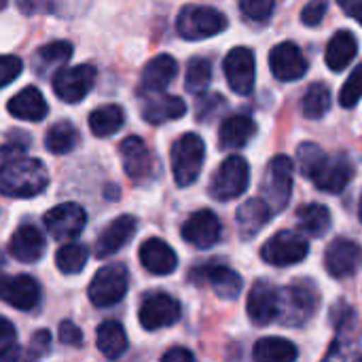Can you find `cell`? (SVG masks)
Masks as SVG:
<instances>
[{"instance_id": "f1b7e54d", "label": "cell", "mask_w": 362, "mask_h": 362, "mask_svg": "<svg viewBox=\"0 0 362 362\" xmlns=\"http://www.w3.org/2000/svg\"><path fill=\"white\" fill-rule=\"evenodd\" d=\"M187 112V104L178 95H157L142 106V119L151 125H161L180 119Z\"/></svg>"}, {"instance_id": "9c48e42d", "label": "cell", "mask_w": 362, "mask_h": 362, "mask_svg": "<svg viewBox=\"0 0 362 362\" xmlns=\"http://www.w3.org/2000/svg\"><path fill=\"white\" fill-rule=\"evenodd\" d=\"M308 242L293 231H278L261 248V259L274 267H286L301 263L308 257Z\"/></svg>"}, {"instance_id": "2e32d148", "label": "cell", "mask_w": 362, "mask_h": 362, "mask_svg": "<svg viewBox=\"0 0 362 362\" xmlns=\"http://www.w3.org/2000/svg\"><path fill=\"white\" fill-rule=\"evenodd\" d=\"M248 316L259 327H267L280 316V293L274 284L265 280L255 282L248 295Z\"/></svg>"}, {"instance_id": "83f0119b", "label": "cell", "mask_w": 362, "mask_h": 362, "mask_svg": "<svg viewBox=\"0 0 362 362\" xmlns=\"http://www.w3.org/2000/svg\"><path fill=\"white\" fill-rule=\"evenodd\" d=\"M269 216H272V210L267 208V204L261 197H252V199L244 202L238 208V214H235L240 235L246 238V240L255 238L267 225Z\"/></svg>"}, {"instance_id": "44dd1931", "label": "cell", "mask_w": 362, "mask_h": 362, "mask_svg": "<svg viewBox=\"0 0 362 362\" xmlns=\"http://www.w3.org/2000/svg\"><path fill=\"white\" fill-rule=\"evenodd\" d=\"M195 280L197 282H206L221 299H235L242 293V278L238 272H233L231 267L225 265H204L199 269H195Z\"/></svg>"}, {"instance_id": "681fc988", "label": "cell", "mask_w": 362, "mask_h": 362, "mask_svg": "<svg viewBox=\"0 0 362 362\" xmlns=\"http://www.w3.org/2000/svg\"><path fill=\"white\" fill-rule=\"evenodd\" d=\"M49 350H51V335H49V331H36V333L32 335V341H30V352H32V356L38 358V356L47 354Z\"/></svg>"}, {"instance_id": "db71d44e", "label": "cell", "mask_w": 362, "mask_h": 362, "mask_svg": "<svg viewBox=\"0 0 362 362\" xmlns=\"http://www.w3.org/2000/svg\"><path fill=\"white\" fill-rule=\"evenodd\" d=\"M358 216H361V223H362V195H361V204H358Z\"/></svg>"}, {"instance_id": "ffe728a7", "label": "cell", "mask_w": 362, "mask_h": 362, "mask_svg": "<svg viewBox=\"0 0 362 362\" xmlns=\"http://www.w3.org/2000/svg\"><path fill=\"white\" fill-rule=\"evenodd\" d=\"M182 238L185 242L197 246V248H210L221 238V221L210 210H199L187 218L182 225Z\"/></svg>"}, {"instance_id": "f6af8a7d", "label": "cell", "mask_w": 362, "mask_h": 362, "mask_svg": "<svg viewBox=\"0 0 362 362\" xmlns=\"http://www.w3.org/2000/svg\"><path fill=\"white\" fill-rule=\"evenodd\" d=\"M59 341L64 346H70V348H81L83 346V331L74 322L64 320L59 325Z\"/></svg>"}, {"instance_id": "603a6c76", "label": "cell", "mask_w": 362, "mask_h": 362, "mask_svg": "<svg viewBox=\"0 0 362 362\" xmlns=\"http://www.w3.org/2000/svg\"><path fill=\"white\" fill-rule=\"evenodd\" d=\"M140 263L153 276H170L178 267V257L170 244L159 238H151L140 246Z\"/></svg>"}, {"instance_id": "816d5d0a", "label": "cell", "mask_w": 362, "mask_h": 362, "mask_svg": "<svg viewBox=\"0 0 362 362\" xmlns=\"http://www.w3.org/2000/svg\"><path fill=\"white\" fill-rule=\"evenodd\" d=\"M161 362H197L195 356L187 350V348H172L165 352V356L161 358Z\"/></svg>"}, {"instance_id": "f35d334b", "label": "cell", "mask_w": 362, "mask_h": 362, "mask_svg": "<svg viewBox=\"0 0 362 362\" xmlns=\"http://www.w3.org/2000/svg\"><path fill=\"white\" fill-rule=\"evenodd\" d=\"M212 81V62L206 57H193L187 68L185 87L189 93H204Z\"/></svg>"}, {"instance_id": "bcb514c9", "label": "cell", "mask_w": 362, "mask_h": 362, "mask_svg": "<svg viewBox=\"0 0 362 362\" xmlns=\"http://www.w3.org/2000/svg\"><path fill=\"white\" fill-rule=\"evenodd\" d=\"M327 11H329V2H310L301 11V21L305 25H318L325 19Z\"/></svg>"}, {"instance_id": "4dcf8cb0", "label": "cell", "mask_w": 362, "mask_h": 362, "mask_svg": "<svg viewBox=\"0 0 362 362\" xmlns=\"http://www.w3.org/2000/svg\"><path fill=\"white\" fill-rule=\"evenodd\" d=\"M358 51V42L354 38L352 32L348 30H339L331 40H329V47H327V66L333 70V72H341L346 70V66L354 59Z\"/></svg>"}, {"instance_id": "7a4b0ae2", "label": "cell", "mask_w": 362, "mask_h": 362, "mask_svg": "<svg viewBox=\"0 0 362 362\" xmlns=\"http://www.w3.org/2000/svg\"><path fill=\"white\" fill-rule=\"evenodd\" d=\"M227 28V17L206 4H187L176 17V30L185 40H204Z\"/></svg>"}, {"instance_id": "4fadbf2b", "label": "cell", "mask_w": 362, "mask_h": 362, "mask_svg": "<svg viewBox=\"0 0 362 362\" xmlns=\"http://www.w3.org/2000/svg\"><path fill=\"white\" fill-rule=\"evenodd\" d=\"M223 66L229 87L240 95H248L255 87V76H257L255 53L248 47H235L227 53Z\"/></svg>"}, {"instance_id": "f907efd6", "label": "cell", "mask_w": 362, "mask_h": 362, "mask_svg": "<svg viewBox=\"0 0 362 362\" xmlns=\"http://www.w3.org/2000/svg\"><path fill=\"white\" fill-rule=\"evenodd\" d=\"M32 352L30 350H25V348H19V346H15V348H11V350H6L4 354H0V362H32Z\"/></svg>"}, {"instance_id": "e0dca14e", "label": "cell", "mask_w": 362, "mask_h": 362, "mask_svg": "<svg viewBox=\"0 0 362 362\" xmlns=\"http://www.w3.org/2000/svg\"><path fill=\"white\" fill-rule=\"evenodd\" d=\"M269 68L278 81H297L308 72V59L295 42H280L269 53Z\"/></svg>"}, {"instance_id": "7dc6e473", "label": "cell", "mask_w": 362, "mask_h": 362, "mask_svg": "<svg viewBox=\"0 0 362 362\" xmlns=\"http://www.w3.org/2000/svg\"><path fill=\"white\" fill-rule=\"evenodd\" d=\"M17 346V331L13 322L4 316H0V354Z\"/></svg>"}, {"instance_id": "ba28073f", "label": "cell", "mask_w": 362, "mask_h": 362, "mask_svg": "<svg viewBox=\"0 0 362 362\" xmlns=\"http://www.w3.org/2000/svg\"><path fill=\"white\" fill-rule=\"evenodd\" d=\"M98 72L91 64H78L62 68L57 74H53V91L59 100L68 104L81 102L95 85Z\"/></svg>"}, {"instance_id": "d4e9b609", "label": "cell", "mask_w": 362, "mask_h": 362, "mask_svg": "<svg viewBox=\"0 0 362 362\" xmlns=\"http://www.w3.org/2000/svg\"><path fill=\"white\" fill-rule=\"evenodd\" d=\"M6 108L15 119L32 121V123L42 121L47 117V112H49V104H47L45 95L36 87H23L19 93H15L8 100Z\"/></svg>"}, {"instance_id": "5bb4252c", "label": "cell", "mask_w": 362, "mask_h": 362, "mask_svg": "<svg viewBox=\"0 0 362 362\" xmlns=\"http://www.w3.org/2000/svg\"><path fill=\"white\" fill-rule=\"evenodd\" d=\"M119 153H121V161H123V168L129 178L146 180L155 174L157 161L142 138H138V136L125 138L119 146Z\"/></svg>"}, {"instance_id": "7c38bea8", "label": "cell", "mask_w": 362, "mask_h": 362, "mask_svg": "<svg viewBox=\"0 0 362 362\" xmlns=\"http://www.w3.org/2000/svg\"><path fill=\"white\" fill-rule=\"evenodd\" d=\"M87 212L78 204H59L45 214V227L57 242H72L85 229Z\"/></svg>"}, {"instance_id": "8d00e7d4", "label": "cell", "mask_w": 362, "mask_h": 362, "mask_svg": "<svg viewBox=\"0 0 362 362\" xmlns=\"http://www.w3.org/2000/svg\"><path fill=\"white\" fill-rule=\"evenodd\" d=\"M89 259V250L83 244L70 242L66 246H62L55 255V265L62 274L66 276H74L78 272H83V267L87 265Z\"/></svg>"}, {"instance_id": "3957f363", "label": "cell", "mask_w": 362, "mask_h": 362, "mask_svg": "<svg viewBox=\"0 0 362 362\" xmlns=\"http://www.w3.org/2000/svg\"><path fill=\"white\" fill-rule=\"evenodd\" d=\"M206 159V144L197 134L180 136L172 146V172L178 187H189L197 180Z\"/></svg>"}, {"instance_id": "52a82bcc", "label": "cell", "mask_w": 362, "mask_h": 362, "mask_svg": "<svg viewBox=\"0 0 362 362\" xmlns=\"http://www.w3.org/2000/svg\"><path fill=\"white\" fill-rule=\"evenodd\" d=\"M250 182L248 161L240 155L227 157L210 180V195L218 202H229L240 197Z\"/></svg>"}, {"instance_id": "484cf974", "label": "cell", "mask_w": 362, "mask_h": 362, "mask_svg": "<svg viewBox=\"0 0 362 362\" xmlns=\"http://www.w3.org/2000/svg\"><path fill=\"white\" fill-rule=\"evenodd\" d=\"M70 57H72V45L68 40H53L36 51L32 66L38 76H49L51 72L57 74L62 68H66Z\"/></svg>"}, {"instance_id": "30bf717a", "label": "cell", "mask_w": 362, "mask_h": 362, "mask_svg": "<svg viewBox=\"0 0 362 362\" xmlns=\"http://www.w3.org/2000/svg\"><path fill=\"white\" fill-rule=\"evenodd\" d=\"M140 325L146 331H159L180 320V303L165 293H151L142 299L138 312Z\"/></svg>"}, {"instance_id": "8992f818", "label": "cell", "mask_w": 362, "mask_h": 362, "mask_svg": "<svg viewBox=\"0 0 362 362\" xmlns=\"http://www.w3.org/2000/svg\"><path fill=\"white\" fill-rule=\"evenodd\" d=\"M127 286H129L127 267L121 263H112L98 269V274L89 282L87 295L95 308H112L125 297Z\"/></svg>"}, {"instance_id": "d590c367", "label": "cell", "mask_w": 362, "mask_h": 362, "mask_svg": "<svg viewBox=\"0 0 362 362\" xmlns=\"http://www.w3.org/2000/svg\"><path fill=\"white\" fill-rule=\"evenodd\" d=\"M301 229L312 238H322L331 227V212L320 204H308L297 210Z\"/></svg>"}, {"instance_id": "ee69618b", "label": "cell", "mask_w": 362, "mask_h": 362, "mask_svg": "<svg viewBox=\"0 0 362 362\" xmlns=\"http://www.w3.org/2000/svg\"><path fill=\"white\" fill-rule=\"evenodd\" d=\"M21 59L17 55H0V89L21 74Z\"/></svg>"}, {"instance_id": "ab89813d", "label": "cell", "mask_w": 362, "mask_h": 362, "mask_svg": "<svg viewBox=\"0 0 362 362\" xmlns=\"http://www.w3.org/2000/svg\"><path fill=\"white\" fill-rule=\"evenodd\" d=\"M327 159V153L316 144V142H303L299 148H297V163H299V170L305 178L312 180V176L318 172V168L325 163Z\"/></svg>"}, {"instance_id": "7402d4cb", "label": "cell", "mask_w": 362, "mask_h": 362, "mask_svg": "<svg viewBox=\"0 0 362 362\" xmlns=\"http://www.w3.org/2000/svg\"><path fill=\"white\" fill-rule=\"evenodd\" d=\"M47 248L45 235L34 225H21L15 229L8 242V252L19 263H36L42 259Z\"/></svg>"}, {"instance_id": "b9f144b4", "label": "cell", "mask_w": 362, "mask_h": 362, "mask_svg": "<svg viewBox=\"0 0 362 362\" xmlns=\"http://www.w3.org/2000/svg\"><path fill=\"white\" fill-rule=\"evenodd\" d=\"M13 138L6 142V144H2L0 146V168L2 165H6V163H11V161H15L17 157H23L25 155V146H28V134H23V132H15V134H11Z\"/></svg>"}, {"instance_id": "c3c4849f", "label": "cell", "mask_w": 362, "mask_h": 362, "mask_svg": "<svg viewBox=\"0 0 362 362\" xmlns=\"http://www.w3.org/2000/svg\"><path fill=\"white\" fill-rule=\"evenodd\" d=\"M223 104H225V100H223V95H218V93H214V95H210V98H202V100H199V106H197V119H199V121H208V119L214 115V110L221 108Z\"/></svg>"}, {"instance_id": "836d02e7", "label": "cell", "mask_w": 362, "mask_h": 362, "mask_svg": "<svg viewBox=\"0 0 362 362\" xmlns=\"http://www.w3.org/2000/svg\"><path fill=\"white\" fill-rule=\"evenodd\" d=\"M350 310L346 308L344 310V320L337 322V329L341 331V335L333 341V346L329 348L327 356L322 362H362V356L358 354V346H356V339L348 333L350 325H346V314Z\"/></svg>"}, {"instance_id": "74e56055", "label": "cell", "mask_w": 362, "mask_h": 362, "mask_svg": "<svg viewBox=\"0 0 362 362\" xmlns=\"http://www.w3.org/2000/svg\"><path fill=\"white\" fill-rule=\"evenodd\" d=\"M331 108V89L325 83H314L301 102V110L308 119H322Z\"/></svg>"}, {"instance_id": "e575fe53", "label": "cell", "mask_w": 362, "mask_h": 362, "mask_svg": "<svg viewBox=\"0 0 362 362\" xmlns=\"http://www.w3.org/2000/svg\"><path fill=\"white\" fill-rule=\"evenodd\" d=\"M78 144V129L70 121H57L49 127L45 146L53 155H66Z\"/></svg>"}, {"instance_id": "d6986e66", "label": "cell", "mask_w": 362, "mask_h": 362, "mask_svg": "<svg viewBox=\"0 0 362 362\" xmlns=\"http://www.w3.org/2000/svg\"><path fill=\"white\" fill-rule=\"evenodd\" d=\"M138 229V221L132 214H123L117 216L98 238L95 244V257L98 259H108L112 255H117L136 233Z\"/></svg>"}, {"instance_id": "f5cc1de1", "label": "cell", "mask_w": 362, "mask_h": 362, "mask_svg": "<svg viewBox=\"0 0 362 362\" xmlns=\"http://www.w3.org/2000/svg\"><path fill=\"white\" fill-rule=\"evenodd\" d=\"M339 6L362 25V0H341Z\"/></svg>"}, {"instance_id": "d6a6232c", "label": "cell", "mask_w": 362, "mask_h": 362, "mask_svg": "<svg viewBox=\"0 0 362 362\" xmlns=\"http://www.w3.org/2000/svg\"><path fill=\"white\" fill-rule=\"evenodd\" d=\"M125 123V112L117 104H104L89 115V129L98 138H108L117 134Z\"/></svg>"}, {"instance_id": "4316f807", "label": "cell", "mask_w": 362, "mask_h": 362, "mask_svg": "<svg viewBox=\"0 0 362 362\" xmlns=\"http://www.w3.org/2000/svg\"><path fill=\"white\" fill-rule=\"evenodd\" d=\"M257 134V123L248 115H233L221 123L218 146L221 148H242Z\"/></svg>"}, {"instance_id": "7bdbcfd3", "label": "cell", "mask_w": 362, "mask_h": 362, "mask_svg": "<svg viewBox=\"0 0 362 362\" xmlns=\"http://www.w3.org/2000/svg\"><path fill=\"white\" fill-rule=\"evenodd\" d=\"M274 8H276V4L272 0H244L240 4V11L244 13V17L250 21H257V23L267 21Z\"/></svg>"}, {"instance_id": "5b68a950", "label": "cell", "mask_w": 362, "mask_h": 362, "mask_svg": "<svg viewBox=\"0 0 362 362\" xmlns=\"http://www.w3.org/2000/svg\"><path fill=\"white\" fill-rule=\"evenodd\" d=\"M293 159L286 155H278L269 161L267 172H265V180H263V202L267 204V208L274 212H282L291 199L293 193Z\"/></svg>"}, {"instance_id": "ac0fdd59", "label": "cell", "mask_w": 362, "mask_h": 362, "mask_svg": "<svg viewBox=\"0 0 362 362\" xmlns=\"http://www.w3.org/2000/svg\"><path fill=\"white\" fill-rule=\"evenodd\" d=\"M361 257L362 250L356 242L337 238L329 244V248L325 252V265L333 278H348L356 272Z\"/></svg>"}, {"instance_id": "1f68e13d", "label": "cell", "mask_w": 362, "mask_h": 362, "mask_svg": "<svg viewBox=\"0 0 362 362\" xmlns=\"http://www.w3.org/2000/svg\"><path fill=\"white\" fill-rule=\"evenodd\" d=\"M297 348L293 341L282 337H263L255 344L252 362H295Z\"/></svg>"}, {"instance_id": "60d3db41", "label": "cell", "mask_w": 362, "mask_h": 362, "mask_svg": "<svg viewBox=\"0 0 362 362\" xmlns=\"http://www.w3.org/2000/svg\"><path fill=\"white\" fill-rule=\"evenodd\" d=\"M362 98V64H358L352 74L348 76V81L344 83L341 91H339V104L344 108H352L358 104Z\"/></svg>"}, {"instance_id": "8fae6325", "label": "cell", "mask_w": 362, "mask_h": 362, "mask_svg": "<svg viewBox=\"0 0 362 362\" xmlns=\"http://www.w3.org/2000/svg\"><path fill=\"white\" fill-rule=\"evenodd\" d=\"M0 301L19 312H30L40 301V284L32 276H8L4 269H0Z\"/></svg>"}, {"instance_id": "6da1fadb", "label": "cell", "mask_w": 362, "mask_h": 362, "mask_svg": "<svg viewBox=\"0 0 362 362\" xmlns=\"http://www.w3.org/2000/svg\"><path fill=\"white\" fill-rule=\"evenodd\" d=\"M49 185V172L40 159L17 157L15 161L0 168V195L30 199L40 195Z\"/></svg>"}, {"instance_id": "277c9868", "label": "cell", "mask_w": 362, "mask_h": 362, "mask_svg": "<svg viewBox=\"0 0 362 362\" xmlns=\"http://www.w3.org/2000/svg\"><path fill=\"white\" fill-rule=\"evenodd\" d=\"M320 303V295L316 286L308 280H297L286 286L284 293H280V316L284 325L299 327L305 320H310Z\"/></svg>"}, {"instance_id": "11a10c76", "label": "cell", "mask_w": 362, "mask_h": 362, "mask_svg": "<svg viewBox=\"0 0 362 362\" xmlns=\"http://www.w3.org/2000/svg\"><path fill=\"white\" fill-rule=\"evenodd\" d=\"M4 6H6V2H4V0H0V11H2Z\"/></svg>"}, {"instance_id": "f546056e", "label": "cell", "mask_w": 362, "mask_h": 362, "mask_svg": "<svg viewBox=\"0 0 362 362\" xmlns=\"http://www.w3.org/2000/svg\"><path fill=\"white\" fill-rule=\"evenodd\" d=\"M95 344L98 350L108 358V361H117L125 354L127 350V335L121 322L117 320H104L98 331H95Z\"/></svg>"}, {"instance_id": "cb8c5ba5", "label": "cell", "mask_w": 362, "mask_h": 362, "mask_svg": "<svg viewBox=\"0 0 362 362\" xmlns=\"http://www.w3.org/2000/svg\"><path fill=\"white\" fill-rule=\"evenodd\" d=\"M178 74V64L172 55H157L153 57L140 76V91L142 93H159L163 91Z\"/></svg>"}, {"instance_id": "9a60e30c", "label": "cell", "mask_w": 362, "mask_h": 362, "mask_svg": "<svg viewBox=\"0 0 362 362\" xmlns=\"http://www.w3.org/2000/svg\"><path fill=\"white\" fill-rule=\"evenodd\" d=\"M354 176V163L346 153L327 157L318 172L312 176V182L325 193H341Z\"/></svg>"}]
</instances>
